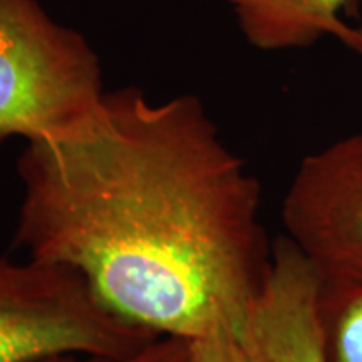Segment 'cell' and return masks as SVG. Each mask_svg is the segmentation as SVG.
<instances>
[{"mask_svg":"<svg viewBox=\"0 0 362 362\" xmlns=\"http://www.w3.org/2000/svg\"><path fill=\"white\" fill-rule=\"evenodd\" d=\"M96 54L35 0H0V144L54 141L78 131L104 98Z\"/></svg>","mask_w":362,"mask_h":362,"instance_id":"obj_2","label":"cell"},{"mask_svg":"<svg viewBox=\"0 0 362 362\" xmlns=\"http://www.w3.org/2000/svg\"><path fill=\"white\" fill-rule=\"evenodd\" d=\"M317 284L329 362H362V282Z\"/></svg>","mask_w":362,"mask_h":362,"instance_id":"obj_7","label":"cell"},{"mask_svg":"<svg viewBox=\"0 0 362 362\" xmlns=\"http://www.w3.org/2000/svg\"><path fill=\"white\" fill-rule=\"evenodd\" d=\"M248 42L264 51L307 47L330 35L362 56V29L341 19L347 0H226Z\"/></svg>","mask_w":362,"mask_h":362,"instance_id":"obj_6","label":"cell"},{"mask_svg":"<svg viewBox=\"0 0 362 362\" xmlns=\"http://www.w3.org/2000/svg\"><path fill=\"white\" fill-rule=\"evenodd\" d=\"M315 274L287 237L272 247L259 296L240 330L252 362H329Z\"/></svg>","mask_w":362,"mask_h":362,"instance_id":"obj_5","label":"cell"},{"mask_svg":"<svg viewBox=\"0 0 362 362\" xmlns=\"http://www.w3.org/2000/svg\"><path fill=\"white\" fill-rule=\"evenodd\" d=\"M282 221L319 282H362V133L302 160Z\"/></svg>","mask_w":362,"mask_h":362,"instance_id":"obj_4","label":"cell"},{"mask_svg":"<svg viewBox=\"0 0 362 362\" xmlns=\"http://www.w3.org/2000/svg\"><path fill=\"white\" fill-rule=\"evenodd\" d=\"M35 362H83V361L76 359V356H56V357H47V359L35 361ZM88 362H93V357H90Z\"/></svg>","mask_w":362,"mask_h":362,"instance_id":"obj_10","label":"cell"},{"mask_svg":"<svg viewBox=\"0 0 362 362\" xmlns=\"http://www.w3.org/2000/svg\"><path fill=\"white\" fill-rule=\"evenodd\" d=\"M156 337L111 310L78 272L0 257V362L117 359Z\"/></svg>","mask_w":362,"mask_h":362,"instance_id":"obj_3","label":"cell"},{"mask_svg":"<svg viewBox=\"0 0 362 362\" xmlns=\"http://www.w3.org/2000/svg\"><path fill=\"white\" fill-rule=\"evenodd\" d=\"M16 245L67 267L158 336L240 334L269 272L260 183L200 99L106 93L78 131L27 143Z\"/></svg>","mask_w":362,"mask_h":362,"instance_id":"obj_1","label":"cell"},{"mask_svg":"<svg viewBox=\"0 0 362 362\" xmlns=\"http://www.w3.org/2000/svg\"><path fill=\"white\" fill-rule=\"evenodd\" d=\"M192 342L187 337L158 336L139 351L117 359H94L93 362H189Z\"/></svg>","mask_w":362,"mask_h":362,"instance_id":"obj_9","label":"cell"},{"mask_svg":"<svg viewBox=\"0 0 362 362\" xmlns=\"http://www.w3.org/2000/svg\"><path fill=\"white\" fill-rule=\"evenodd\" d=\"M192 359L189 362H252L238 334L232 330H216L206 336L189 339Z\"/></svg>","mask_w":362,"mask_h":362,"instance_id":"obj_8","label":"cell"}]
</instances>
